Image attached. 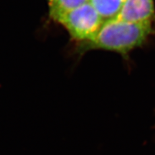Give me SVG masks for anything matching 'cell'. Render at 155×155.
<instances>
[{
  "mask_svg": "<svg viewBox=\"0 0 155 155\" xmlns=\"http://www.w3.org/2000/svg\"><path fill=\"white\" fill-rule=\"evenodd\" d=\"M152 33L150 21L131 22L118 18L108 19L94 38L81 42L80 51L105 50L125 55L141 46Z\"/></svg>",
  "mask_w": 155,
  "mask_h": 155,
  "instance_id": "cell-1",
  "label": "cell"
},
{
  "mask_svg": "<svg viewBox=\"0 0 155 155\" xmlns=\"http://www.w3.org/2000/svg\"><path fill=\"white\" fill-rule=\"evenodd\" d=\"M74 40L89 41L96 36L105 20L88 2L61 16L58 20Z\"/></svg>",
  "mask_w": 155,
  "mask_h": 155,
  "instance_id": "cell-2",
  "label": "cell"
},
{
  "mask_svg": "<svg viewBox=\"0 0 155 155\" xmlns=\"http://www.w3.org/2000/svg\"><path fill=\"white\" fill-rule=\"evenodd\" d=\"M127 0H89L104 20L116 18Z\"/></svg>",
  "mask_w": 155,
  "mask_h": 155,
  "instance_id": "cell-4",
  "label": "cell"
},
{
  "mask_svg": "<svg viewBox=\"0 0 155 155\" xmlns=\"http://www.w3.org/2000/svg\"><path fill=\"white\" fill-rule=\"evenodd\" d=\"M50 16L57 21L63 15L88 2L89 0H48Z\"/></svg>",
  "mask_w": 155,
  "mask_h": 155,
  "instance_id": "cell-5",
  "label": "cell"
},
{
  "mask_svg": "<svg viewBox=\"0 0 155 155\" xmlns=\"http://www.w3.org/2000/svg\"><path fill=\"white\" fill-rule=\"evenodd\" d=\"M155 17L153 0H127L116 18L131 22H152Z\"/></svg>",
  "mask_w": 155,
  "mask_h": 155,
  "instance_id": "cell-3",
  "label": "cell"
}]
</instances>
